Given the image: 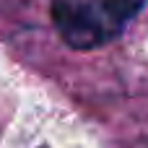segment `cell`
<instances>
[{"label": "cell", "mask_w": 148, "mask_h": 148, "mask_svg": "<svg viewBox=\"0 0 148 148\" xmlns=\"http://www.w3.org/2000/svg\"><path fill=\"white\" fill-rule=\"evenodd\" d=\"M140 0H52V21L73 49H94L114 39Z\"/></svg>", "instance_id": "6da1fadb"}]
</instances>
